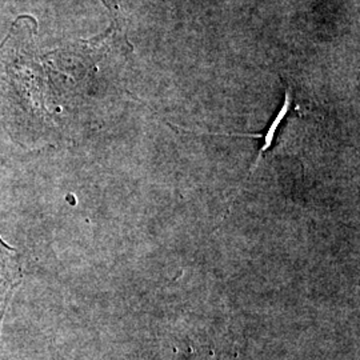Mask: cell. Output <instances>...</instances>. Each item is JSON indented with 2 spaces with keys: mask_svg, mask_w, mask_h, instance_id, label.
Returning a JSON list of instances; mask_svg holds the SVG:
<instances>
[{
  "mask_svg": "<svg viewBox=\"0 0 360 360\" xmlns=\"http://www.w3.org/2000/svg\"><path fill=\"white\" fill-rule=\"evenodd\" d=\"M22 281L20 263L16 251L0 238V327L15 288Z\"/></svg>",
  "mask_w": 360,
  "mask_h": 360,
  "instance_id": "obj_2",
  "label": "cell"
},
{
  "mask_svg": "<svg viewBox=\"0 0 360 360\" xmlns=\"http://www.w3.org/2000/svg\"><path fill=\"white\" fill-rule=\"evenodd\" d=\"M292 108H294V95H292L291 89L287 87L285 89V95H284L283 105H282V108L279 110V112L276 114V116L274 117V120L271 122L269 129H267L264 134H257V135H254V134H210V135H226V136H242V138L245 136V138H254V139H259L260 138V139H263V144L259 148L257 159H255L252 167L250 168V174L247 175V179H250L254 175L255 169L259 166V162L262 160V158L264 156V154H267L270 151L272 144L275 142V138H276V135L279 132V129H282L284 122L287 120V116L292 111ZM245 181L240 184V187L245 184ZM240 187L238 188V191H235V193H233V198H232L231 202H230V207L233 206V200L236 199V195L239 193Z\"/></svg>",
  "mask_w": 360,
  "mask_h": 360,
  "instance_id": "obj_1",
  "label": "cell"
}]
</instances>
